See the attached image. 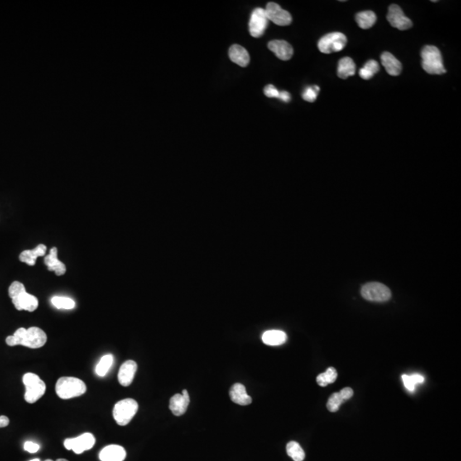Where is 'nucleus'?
Here are the masks:
<instances>
[{"instance_id": "cd10ccee", "label": "nucleus", "mask_w": 461, "mask_h": 461, "mask_svg": "<svg viewBox=\"0 0 461 461\" xmlns=\"http://www.w3.org/2000/svg\"><path fill=\"white\" fill-rule=\"evenodd\" d=\"M337 371H336V369L333 368V367H329V368L327 369V371H326V372L318 375L316 381L319 386L324 387V386H327V385H329V384L334 383L335 381H336V379H337Z\"/></svg>"}, {"instance_id": "ea45409f", "label": "nucleus", "mask_w": 461, "mask_h": 461, "mask_svg": "<svg viewBox=\"0 0 461 461\" xmlns=\"http://www.w3.org/2000/svg\"><path fill=\"white\" fill-rule=\"evenodd\" d=\"M30 461H40V459L39 458H35V459H32V460Z\"/></svg>"}, {"instance_id": "a19ab883", "label": "nucleus", "mask_w": 461, "mask_h": 461, "mask_svg": "<svg viewBox=\"0 0 461 461\" xmlns=\"http://www.w3.org/2000/svg\"><path fill=\"white\" fill-rule=\"evenodd\" d=\"M45 461H53V460H51V459H46V460H45Z\"/></svg>"}, {"instance_id": "4468645a", "label": "nucleus", "mask_w": 461, "mask_h": 461, "mask_svg": "<svg viewBox=\"0 0 461 461\" xmlns=\"http://www.w3.org/2000/svg\"><path fill=\"white\" fill-rule=\"evenodd\" d=\"M95 443L94 436L91 433H84L79 437L72 438V451H74L76 454H80L84 453L85 451L93 448Z\"/></svg>"}, {"instance_id": "473e14b6", "label": "nucleus", "mask_w": 461, "mask_h": 461, "mask_svg": "<svg viewBox=\"0 0 461 461\" xmlns=\"http://www.w3.org/2000/svg\"><path fill=\"white\" fill-rule=\"evenodd\" d=\"M40 380L41 379H40V377L38 375L32 373V372L26 373L22 377V382H23V385H25L26 388L31 387L33 385H37Z\"/></svg>"}, {"instance_id": "1a4fd4ad", "label": "nucleus", "mask_w": 461, "mask_h": 461, "mask_svg": "<svg viewBox=\"0 0 461 461\" xmlns=\"http://www.w3.org/2000/svg\"><path fill=\"white\" fill-rule=\"evenodd\" d=\"M266 17L279 26H288L291 23L292 17L287 11L283 10L278 4L270 2L266 5L265 9Z\"/></svg>"}, {"instance_id": "b1692460", "label": "nucleus", "mask_w": 461, "mask_h": 461, "mask_svg": "<svg viewBox=\"0 0 461 461\" xmlns=\"http://www.w3.org/2000/svg\"><path fill=\"white\" fill-rule=\"evenodd\" d=\"M356 20L361 29H368L374 25L377 21V16L373 11H362L356 15Z\"/></svg>"}, {"instance_id": "e433bc0d", "label": "nucleus", "mask_w": 461, "mask_h": 461, "mask_svg": "<svg viewBox=\"0 0 461 461\" xmlns=\"http://www.w3.org/2000/svg\"><path fill=\"white\" fill-rule=\"evenodd\" d=\"M9 424H10V419L7 417L5 415L0 416V428L8 426Z\"/></svg>"}, {"instance_id": "f03ea898", "label": "nucleus", "mask_w": 461, "mask_h": 461, "mask_svg": "<svg viewBox=\"0 0 461 461\" xmlns=\"http://www.w3.org/2000/svg\"><path fill=\"white\" fill-rule=\"evenodd\" d=\"M9 295L17 310L34 312L39 307V301L35 295L26 292L23 284L18 281L11 284L9 288Z\"/></svg>"}, {"instance_id": "bb28decb", "label": "nucleus", "mask_w": 461, "mask_h": 461, "mask_svg": "<svg viewBox=\"0 0 461 461\" xmlns=\"http://www.w3.org/2000/svg\"><path fill=\"white\" fill-rule=\"evenodd\" d=\"M288 455L294 461H303L305 458V453L303 448L296 442H290L286 446Z\"/></svg>"}, {"instance_id": "9d476101", "label": "nucleus", "mask_w": 461, "mask_h": 461, "mask_svg": "<svg viewBox=\"0 0 461 461\" xmlns=\"http://www.w3.org/2000/svg\"><path fill=\"white\" fill-rule=\"evenodd\" d=\"M387 20L391 26L399 30H406L413 26L411 20L404 15L402 10L396 5L390 6Z\"/></svg>"}, {"instance_id": "6e6552de", "label": "nucleus", "mask_w": 461, "mask_h": 461, "mask_svg": "<svg viewBox=\"0 0 461 461\" xmlns=\"http://www.w3.org/2000/svg\"><path fill=\"white\" fill-rule=\"evenodd\" d=\"M268 25V19L266 17L265 10L262 8H256L251 14L249 29L250 34L254 38L261 37L266 31Z\"/></svg>"}, {"instance_id": "5701e85b", "label": "nucleus", "mask_w": 461, "mask_h": 461, "mask_svg": "<svg viewBox=\"0 0 461 461\" xmlns=\"http://www.w3.org/2000/svg\"><path fill=\"white\" fill-rule=\"evenodd\" d=\"M356 64L350 58H343L339 61L337 66V75L341 79H347L356 74Z\"/></svg>"}, {"instance_id": "39448f33", "label": "nucleus", "mask_w": 461, "mask_h": 461, "mask_svg": "<svg viewBox=\"0 0 461 461\" xmlns=\"http://www.w3.org/2000/svg\"><path fill=\"white\" fill-rule=\"evenodd\" d=\"M139 404L133 399L128 398L121 400L114 406V419L119 425L125 426L133 419L135 414H137Z\"/></svg>"}, {"instance_id": "393cba45", "label": "nucleus", "mask_w": 461, "mask_h": 461, "mask_svg": "<svg viewBox=\"0 0 461 461\" xmlns=\"http://www.w3.org/2000/svg\"><path fill=\"white\" fill-rule=\"evenodd\" d=\"M379 71V65L377 61L369 60L362 69H360L359 74L364 79H372L374 74Z\"/></svg>"}, {"instance_id": "f8f14e48", "label": "nucleus", "mask_w": 461, "mask_h": 461, "mask_svg": "<svg viewBox=\"0 0 461 461\" xmlns=\"http://www.w3.org/2000/svg\"><path fill=\"white\" fill-rule=\"evenodd\" d=\"M138 365L134 361H125L118 372V381L120 385L127 387L132 384L137 372Z\"/></svg>"}, {"instance_id": "2eb2a0df", "label": "nucleus", "mask_w": 461, "mask_h": 461, "mask_svg": "<svg viewBox=\"0 0 461 461\" xmlns=\"http://www.w3.org/2000/svg\"><path fill=\"white\" fill-rule=\"evenodd\" d=\"M126 456V450L121 446L109 445L101 450L99 459L101 461H123Z\"/></svg>"}, {"instance_id": "412c9836", "label": "nucleus", "mask_w": 461, "mask_h": 461, "mask_svg": "<svg viewBox=\"0 0 461 461\" xmlns=\"http://www.w3.org/2000/svg\"><path fill=\"white\" fill-rule=\"evenodd\" d=\"M45 253H46V246L41 243V245H38L37 247L34 250L22 251L19 256V260L21 262L28 264L29 266H35V261L37 260L38 257L45 256Z\"/></svg>"}, {"instance_id": "ddd939ff", "label": "nucleus", "mask_w": 461, "mask_h": 461, "mask_svg": "<svg viewBox=\"0 0 461 461\" xmlns=\"http://www.w3.org/2000/svg\"><path fill=\"white\" fill-rule=\"evenodd\" d=\"M269 50L277 56L280 60H290L292 58L293 48L291 45L285 40H273L268 43Z\"/></svg>"}, {"instance_id": "4c0bfd02", "label": "nucleus", "mask_w": 461, "mask_h": 461, "mask_svg": "<svg viewBox=\"0 0 461 461\" xmlns=\"http://www.w3.org/2000/svg\"><path fill=\"white\" fill-rule=\"evenodd\" d=\"M280 99L284 101V102H290V93L288 92H280Z\"/></svg>"}, {"instance_id": "dca6fc26", "label": "nucleus", "mask_w": 461, "mask_h": 461, "mask_svg": "<svg viewBox=\"0 0 461 461\" xmlns=\"http://www.w3.org/2000/svg\"><path fill=\"white\" fill-rule=\"evenodd\" d=\"M230 398L234 403L241 406L250 405L252 402V398L248 395L245 385L242 384H235L230 390Z\"/></svg>"}, {"instance_id": "c9c22d12", "label": "nucleus", "mask_w": 461, "mask_h": 461, "mask_svg": "<svg viewBox=\"0 0 461 461\" xmlns=\"http://www.w3.org/2000/svg\"><path fill=\"white\" fill-rule=\"evenodd\" d=\"M339 393H340L341 396L343 397L344 401L349 400L354 395L353 390L349 387L344 388V389H343L341 391H339Z\"/></svg>"}, {"instance_id": "f704fd0d", "label": "nucleus", "mask_w": 461, "mask_h": 461, "mask_svg": "<svg viewBox=\"0 0 461 461\" xmlns=\"http://www.w3.org/2000/svg\"><path fill=\"white\" fill-rule=\"evenodd\" d=\"M40 445L34 442H26L24 443V449L29 453H35L40 450Z\"/></svg>"}, {"instance_id": "423d86ee", "label": "nucleus", "mask_w": 461, "mask_h": 461, "mask_svg": "<svg viewBox=\"0 0 461 461\" xmlns=\"http://www.w3.org/2000/svg\"><path fill=\"white\" fill-rule=\"evenodd\" d=\"M361 295L366 300L376 303L387 302L391 298L390 289L381 283L371 282L364 285L361 288Z\"/></svg>"}, {"instance_id": "0eeeda50", "label": "nucleus", "mask_w": 461, "mask_h": 461, "mask_svg": "<svg viewBox=\"0 0 461 461\" xmlns=\"http://www.w3.org/2000/svg\"><path fill=\"white\" fill-rule=\"evenodd\" d=\"M347 38L342 33H331L324 35L318 43L319 50L324 54L338 52L345 47Z\"/></svg>"}, {"instance_id": "72a5a7b5", "label": "nucleus", "mask_w": 461, "mask_h": 461, "mask_svg": "<svg viewBox=\"0 0 461 461\" xmlns=\"http://www.w3.org/2000/svg\"><path fill=\"white\" fill-rule=\"evenodd\" d=\"M280 91L273 85H268L264 88V94L268 98H280Z\"/></svg>"}, {"instance_id": "a878e982", "label": "nucleus", "mask_w": 461, "mask_h": 461, "mask_svg": "<svg viewBox=\"0 0 461 461\" xmlns=\"http://www.w3.org/2000/svg\"><path fill=\"white\" fill-rule=\"evenodd\" d=\"M113 362L114 357L112 355L103 356L96 366L95 372L97 375L99 377H104L110 371Z\"/></svg>"}, {"instance_id": "9b49d317", "label": "nucleus", "mask_w": 461, "mask_h": 461, "mask_svg": "<svg viewBox=\"0 0 461 461\" xmlns=\"http://www.w3.org/2000/svg\"><path fill=\"white\" fill-rule=\"evenodd\" d=\"M190 404V395L187 390H183L182 394L173 395L169 402V409L175 416H180L187 410Z\"/></svg>"}, {"instance_id": "2f4dec72", "label": "nucleus", "mask_w": 461, "mask_h": 461, "mask_svg": "<svg viewBox=\"0 0 461 461\" xmlns=\"http://www.w3.org/2000/svg\"><path fill=\"white\" fill-rule=\"evenodd\" d=\"M319 90H320L319 87H317V86L307 87L303 93V99L305 101H308V102H310V103H313V102L316 100Z\"/></svg>"}, {"instance_id": "7ed1b4c3", "label": "nucleus", "mask_w": 461, "mask_h": 461, "mask_svg": "<svg viewBox=\"0 0 461 461\" xmlns=\"http://www.w3.org/2000/svg\"><path fill=\"white\" fill-rule=\"evenodd\" d=\"M55 390L61 399L68 400L84 395L87 392V385L77 377H63L58 380Z\"/></svg>"}, {"instance_id": "a211bd4d", "label": "nucleus", "mask_w": 461, "mask_h": 461, "mask_svg": "<svg viewBox=\"0 0 461 461\" xmlns=\"http://www.w3.org/2000/svg\"><path fill=\"white\" fill-rule=\"evenodd\" d=\"M381 62L383 66L385 67L386 72L390 75L397 76L401 74L402 65L397 58L390 52H384L381 56Z\"/></svg>"}, {"instance_id": "c85d7f7f", "label": "nucleus", "mask_w": 461, "mask_h": 461, "mask_svg": "<svg viewBox=\"0 0 461 461\" xmlns=\"http://www.w3.org/2000/svg\"><path fill=\"white\" fill-rule=\"evenodd\" d=\"M404 386L410 392H414L418 384L424 383V377L420 374L402 375Z\"/></svg>"}, {"instance_id": "7c9ffc66", "label": "nucleus", "mask_w": 461, "mask_h": 461, "mask_svg": "<svg viewBox=\"0 0 461 461\" xmlns=\"http://www.w3.org/2000/svg\"><path fill=\"white\" fill-rule=\"evenodd\" d=\"M344 400H343V397L341 396L340 393H334V394H332L331 395V397L329 398V400L327 401V409L329 410L330 412H332V413H335V412L338 411V409H339V406L342 405L343 402H344Z\"/></svg>"}, {"instance_id": "4be33fe9", "label": "nucleus", "mask_w": 461, "mask_h": 461, "mask_svg": "<svg viewBox=\"0 0 461 461\" xmlns=\"http://www.w3.org/2000/svg\"><path fill=\"white\" fill-rule=\"evenodd\" d=\"M46 390V385L43 380H40L37 385H33L31 387L26 388L25 391V401L28 403H35L38 400H40L43 395H45Z\"/></svg>"}, {"instance_id": "6ab92c4d", "label": "nucleus", "mask_w": 461, "mask_h": 461, "mask_svg": "<svg viewBox=\"0 0 461 461\" xmlns=\"http://www.w3.org/2000/svg\"><path fill=\"white\" fill-rule=\"evenodd\" d=\"M261 339L266 345L280 346L287 341V335L280 330H270L264 332Z\"/></svg>"}, {"instance_id": "aec40b11", "label": "nucleus", "mask_w": 461, "mask_h": 461, "mask_svg": "<svg viewBox=\"0 0 461 461\" xmlns=\"http://www.w3.org/2000/svg\"><path fill=\"white\" fill-rule=\"evenodd\" d=\"M229 58L231 60L241 67H246L251 60L248 51L239 45H233L229 49Z\"/></svg>"}, {"instance_id": "c756f323", "label": "nucleus", "mask_w": 461, "mask_h": 461, "mask_svg": "<svg viewBox=\"0 0 461 461\" xmlns=\"http://www.w3.org/2000/svg\"><path fill=\"white\" fill-rule=\"evenodd\" d=\"M51 303L58 309H73L75 307V303L71 298L65 296H54L51 298Z\"/></svg>"}, {"instance_id": "f3484780", "label": "nucleus", "mask_w": 461, "mask_h": 461, "mask_svg": "<svg viewBox=\"0 0 461 461\" xmlns=\"http://www.w3.org/2000/svg\"><path fill=\"white\" fill-rule=\"evenodd\" d=\"M45 264L47 266L49 271H54L58 276H62L66 273L65 264L58 259V249L53 247L50 251V254L45 257Z\"/></svg>"}, {"instance_id": "58836bf2", "label": "nucleus", "mask_w": 461, "mask_h": 461, "mask_svg": "<svg viewBox=\"0 0 461 461\" xmlns=\"http://www.w3.org/2000/svg\"><path fill=\"white\" fill-rule=\"evenodd\" d=\"M56 461H69V460H67V459H65V458H58V459H57V460H56Z\"/></svg>"}, {"instance_id": "f257e3e1", "label": "nucleus", "mask_w": 461, "mask_h": 461, "mask_svg": "<svg viewBox=\"0 0 461 461\" xmlns=\"http://www.w3.org/2000/svg\"><path fill=\"white\" fill-rule=\"evenodd\" d=\"M47 341V336L42 329L39 327H30L25 329L23 327L16 330L12 336L6 338L7 345H21L29 348H40L45 345Z\"/></svg>"}, {"instance_id": "20e7f679", "label": "nucleus", "mask_w": 461, "mask_h": 461, "mask_svg": "<svg viewBox=\"0 0 461 461\" xmlns=\"http://www.w3.org/2000/svg\"><path fill=\"white\" fill-rule=\"evenodd\" d=\"M422 68L429 74H445L443 57L438 47L426 45L421 51Z\"/></svg>"}]
</instances>
